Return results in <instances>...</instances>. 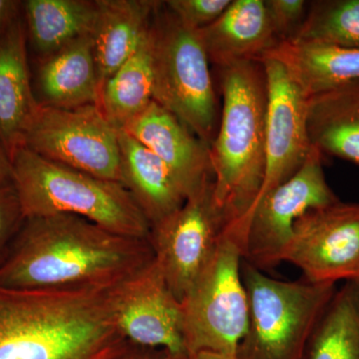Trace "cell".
Segmentation results:
<instances>
[{
    "mask_svg": "<svg viewBox=\"0 0 359 359\" xmlns=\"http://www.w3.org/2000/svg\"><path fill=\"white\" fill-rule=\"evenodd\" d=\"M33 90L39 105L76 108L98 105V74L92 35L35 60Z\"/></svg>",
    "mask_w": 359,
    "mask_h": 359,
    "instance_id": "2e32d148",
    "label": "cell"
},
{
    "mask_svg": "<svg viewBox=\"0 0 359 359\" xmlns=\"http://www.w3.org/2000/svg\"><path fill=\"white\" fill-rule=\"evenodd\" d=\"M231 0H169L165 6L187 27L200 30L224 13Z\"/></svg>",
    "mask_w": 359,
    "mask_h": 359,
    "instance_id": "484cf974",
    "label": "cell"
},
{
    "mask_svg": "<svg viewBox=\"0 0 359 359\" xmlns=\"http://www.w3.org/2000/svg\"><path fill=\"white\" fill-rule=\"evenodd\" d=\"M13 186V168L11 159L0 146V187Z\"/></svg>",
    "mask_w": 359,
    "mask_h": 359,
    "instance_id": "4dcf8cb0",
    "label": "cell"
},
{
    "mask_svg": "<svg viewBox=\"0 0 359 359\" xmlns=\"http://www.w3.org/2000/svg\"><path fill=\"white\" fill-rule=\"evenodd\" d=\"M306 127L321 155L359 166V82L308 98Z\"/></svg>",
    "mask_w": 359,
    "mask_h": 359,
    "instance_id": "44dd1931",
    "label": "cell"
},
{
    "mask_svg": "<svg viewBox=\"0 0 359 359\" xmlns=\"http://www.w3.org/2000/svg\"><path fill=\"white\" fill-rule=\"evenodd\" d=\"M264 58L280 62L308 98L359 82V49L283 41Z\"/></svg>",
    "mask_w": 359,
    "mask_h": 359,
    "instance_id": "d6986e66",
    "label": "cell"
},
{
    "mask_svg": "<svg viewBox=\"0 0 359 359\" xmlns=\"http://www.w3.org/2000/svg\"><path fill=\"white\" fill-rule=\"evenodd\" d=\"M125 342L112 287H0V359H106Z\"/></svg>",
    "mask_w": 359,
    "mask_h": 359,
    "instance_id": "7a4b0ae2",
    "label": "cell"
},
{
    "mask_svg": "<svg viewBox=\"0 0 359 359\" xmlns=\"http://www.w3.org/2000/svg\"><path fill=\"white\" fill-rule=\"evenodd\" d=\"M11 162L25 219L74 215L119 235L148 240L150 224L119 182L51 162L25 146L14 151Z\"/></svg>",
    "mask_w": 359,
    "mask_h": 359,
    "instance_id": "277c9868",
    "label": "cell"
},
{
    "mask_svg": "<svg viewBox=\"0 0 359 359\" xmlns=\"http://www.w3.org/2000/svg\"><path fill=\"white\" fill-rule=\"evenodd\" d=\"M154 261L146 238L119 235L74 215L26 218L1 263L0 287H113Z\"/></svg>",
    "mask_w": 359,
    "mask_h": 359,
    "instance_id": "6da1fadb",
    "label": "cell"
},
{
    "mask_svg": "<svg viewBox=\"0 0 359 359\" xmlns=\"http://www.w3.org/2000/svg\"><path fill=\"white\" fill-rule=\"evenodd\" d=\"M198 33L210 63L218 68L259 61L280 43L264 0H231L218 20Z\"/></svg>",
    "mask_w": 359,
    "mask_h": 359,
    "instance_id": "e0dca14e",
    "label": "cell"
},
{
    "mask_svg": "<svg viewBox=\"0 0 359 359\" xmlns=\"http://www.w3.org/2000/svg\"><path fill=\"white\" fill-rule=\"evenodd\" d=\"M39 107L21 15L0 36V146L9 159L22 146L26 129Z\"/></svg>",
    "mask_w": 359,
    "mask_h": 359,
    "instance_id": "9a60e30c",
    "label": "cell"
},
{
    "mask_svg": "<svg viewBox=\"0 0 359 359\" xmlns=\"http://www.w3.org/2000/svg\"><path fill=\"white\" fill-rule=\"evenodd\" d=\"M151 30L153 101L211 147L219 126L218 101L198 30L184 25L161 1Z\"/></svg>",
    "mask_w": 359,
    "mask_h": 359,
    "instance_id": "52a82bcc",
    "label": "cell"
},
{
    "mask_svg": "<svg viewBox=\"0 0 359 359\" xmlns=\"http://www.w3.org/2000/svg\"><path fill=\"white\" fill-rule=\"evenodd\" d=\"M306 359H359V280L335 290L311 334Z\"/></svg>",
    "mask_w": 359,
    "mask_h": 359,
    "instance_id": "cb8c5ba5",
    "label": "cell"
},
{
    "mask_svg": "<svg viewBox=\"0 0 359 359\" xmlns=\"http://www.w3.org/2000/svg\"><path fill=\"white\" fill-rule=\"evenodd\" d=\"M212 180L151 226L148 241L155 263L181 302L216 252L229 224L215 200Z\"/></svg>",
    "mask_w": 359,
    "mask_h": 359,
    "instance_id": "9c48e42d",
    "label": "cell"
},
{
    "mask_svg": "<svg viewBox=\"0 0 359 359\" xmlns=\"http://www.w3.org/2000/svg\"><path fill=\"white\" fill-rule=\"evenodd\" d=\"M261 62L268 84L266 173L254 205L294 176L311 150L306 127L308 97L280 62L271 58Z\"/></svg>",
    "mask_w": 359,
    "mask_h": 359,
    "instance_id": "4fadbf2b",
    "label": "cell"
},
{
    "mask_svg": "<svg viewBox=\"0 0 359 359\" xmlns=\"http://www.w3.org/2000/svg\"><path fill=\"white\" fill-rule=\"evenodd\" d=\"M219 70L223 111L210 156L215 200L230 223L252 209L263 186L268 84L261 61Z\"/></svg>",
    "mask_w": 359,
    "mask_h": 359,
    "instance_id": "3957f363",
    "label": "cell"
},
{
    "mask_svg": "<svg viewBox=\"0 0 359 359\" xmlns=\"http://www.w3.org/2000/svg\"><path fill=\"white\" fill-rule=\"evenodd\" d=\"M120 183L131 194L151 226L173 214L187 199L165 163L120 129Z\"/></svg>",
    "mask_w": 359,
    "mask_h": 359,
    "instance_id": "ac0fdd59",
    "label": "cell"
},
{
    "mask_svg": "<svg viewBox=\"0 0 359 359\" xmlns=\"http://www.w3.org/2000/svg\"><path fill=\"white\" fill-rule=\"evenodd\" d=\"M28 49L43 58L85 35L93 34L97 0H26L23 1Z\"/></svg>",
    "mask_w": 359,
    "mask_h": 359,
    "instance_id": "7402d4cb",
    "label": "cell"
},
{
    "mask_svg": "<svg viewBox=\"0 0 359 359\" xmlns=\"http://www.w3.org/2000/svg\"><path fill=\"white\" fill-rule=\"evenodd\" d=\"M25 219L14 187H0V263Z\"/></svg>",
    "mask_w": 359,
    "mask_h": 359,
    "instance_id": "83f0119b",
    "label": "cell"
},
{
    "mask_svg": "<svg viewBox=\"0 0 359 359\" xmlns=\"http://www.w3.org/2000/svg\"><path fill=\"white\" fill-rule=\"evenodd\" d=\"M122 130L165 163L186 198L214 179L210 146L155 101Z\"/></svg>",
    "mask_w": 359,
    "mask_h": 359,
    "instance_id": "5bb4252c",
    "label": "cell"
},
{
    "mask_svg": "<svg viewBox=\"0 0 359 359\" xmlns=\"http://www.w3.org/2000/svg\"><path fill=\"white\" fill-rule=\"evenodd\" d=\"M112 297L118 328L126 341L188 355L183 306L155 261L115 285Z\"/></svg>",
    "mask_w": 359,
    "mask_h": 359,
    "instance_id": "7c38bea8",
    "label": "cell"
},
{
    "mask_svg": "<svg viewBox=\"0 0 359 359\" xmlns=\"http://www.w3.org/2000/svg\"><path fill=\"white\" fill-rule=\"evenodd\" d=\"M241 273L249 301V327L237 358L306 359L309 339L337 285L304 278L276 280L244 259Z\"/></svg>",
    "mask_w": 359,
    "mask_h": 359,
    "instance_id": "5b68a950",
    "label": "cell"
},
{
    "mask_svg": "<svg viewBox=\"0 0 359 359\" xmlns=\"http://www.w3.org/2000/svg\"><path fill=\"white\" fill-rule=\"evenodd\" d=\"M294 42L325 43L359 49V0H316Z\"/></svg>",
    "mask_w": 359,
    "mask_h": 359,
    "instance_id": "d4e9b609",
    "label": "cell"
},
{
    "mask_svg": "<svg viewBox=\"0 0 359 359\" xmlns=\"http://www.w3.org/2000/svg\"><path fill=\"white\" fill-rule=\"evenodd\" d=\"M151 25L132 55L104 83L99 94V108L118 130L124 128L153 101Z\"/></svg>",
    "mask_w": 359,
    "mask_h": 359,
    "instance_id": "603a6c76",
    "label": "cell"
},
{
    "mask_svg": "<svg viewBox=\"0 0 359 359\" xmlns=\"http://www.w3.org/2000/svg\"><path fill=\"white\" fill-rule=\"evenodd\" d=\"M249 215L226 224L218 248L182 302L187 353L236 355L249 327L241 266Z\"/></svg>",
    "mask_w": 359,
    "mask_h": 359,
    "instance_id": "8992f818",
    "label": "cell"
},
{
    "mask_svg": "<svg viewBox=\"0 0 359 359\" xmlns=\"http://www.w3.org/2000/svg\"><path fill=\"white\" fill-rule=\"evenodd\" d=\"M93 43L99 88L132 55L152 23L160 1L97 0ZM100 94V93H99Z\"/></svg>",
    "mask_w": 359,
    "mask_h": 359,
    "instance_id": "ffe728a7",
    "label": "cell"
},
{
    "mask_svg": "<svg viewBox=\"0 0 359 359\" xmlns=\"http://www.w3.org/2000/svg\"><path fill=\"white\" fill-rule=\"evenodd\" d=\"M316 283L359 280V204L342 203L309 210L295 222L283 255Z\"/></svg>",
    "mask_w": 359,
    "mask_h": 359,
    "instance_id": "8fae6325",
    "label": "cell"
},
{
    "mask_svg": "<svg viewBox=\"0 0 359 359\" xmlns=\"http://www.w3.org/2000/svg\"><path fill=\"white\" fill-rule=\"evenodd\" d=\"M269 21L278 41H292L308 13L304 0H264Z\"/></svg>",
    "mask_w": 359,
    "mask_h": 359,
    "instance_id": "4316f807",
    "label": "cell"
},
{
    "mask_svg": "<svg viewBox=\"0 0 359 359\" xmlns=\"http://www.w3.org/2000/svg\"><path fill=\"white\" fill-rule=\"evenodd\" d=\"M186 354L172 353L164 348L137 346L126 341L106 359H188Z\"/></svg>",
    "mask_w": 359,
    "mask_h": 359,
    "instance_id": "f1b7e54d",
    "label": "cell"
},
{
    "mask_svg": "<svg viewBox=\"0 0 359 359\" xmlns=\"http://www.w3.org/2000/svg\"><path fill=\"white\" fill-rule=\"evenodd\" d=\"M323 156L311 147L301 169L252 205L244 247V261L259 271L283 263L295 222L309 210L337 203L325 179Z\"/></svg>",
    "mask_w": 359,
    "mask_h": 359,
    "instance_id": "30bf717a",
    "label": "cell"
},
{
    "mask_svg": "<svg viewBox=\"0 0 359 359\" xmlns=\"http://www.w3.org/2000/svg\"><path fill=\"white\" fill-rule=\"evenodd\" d=\"M118 133L96 104L76 108L39 105L22 146L51 162L120 183Z\"/></svg>",
    "mask_w": 359,
    "mask_h": 359,
    "instance_id": "ba28073f",
    "label": "cell"
},
{
    "mask_svg": "<svg viewBox=\"0 0 359 359\" xmlns=\"http://www.w3.org/2000/svg\"><path fill=\"white\" fill-rule=\"evenodd\" d=\"M23 1L0 0V36L22 15Z\"/></svg>",
    "mask_w": 359,
    "mask_h": 359,
    "instance_id": "f546056e",
    "label": "cell"
},
{
    "mask_svg": "<svg viewBox=\"0 0 359 359\" xmlns=\"http://www.w3.org/2000/svg\"><path fill=\"white\" fill-rule=\"evenodd\" d=\"M188 359H238L236 355L212 353V351H200V353L191 354Z\"/></svg>",
    "mask_w": 359,
    "mask_h": 359,
    "instance_id": "1f68e13d",
    "label": "cell"
}]
</instances>
